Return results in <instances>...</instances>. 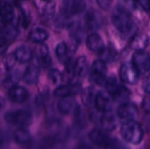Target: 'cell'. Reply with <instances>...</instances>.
<instances>
[{"instance_id":"8d00e7d4","label":"cell","mask_w":150,"mask_h":149,"mask_svg":"<svg viewBox=\"0 0 150 149\" xmlns=\"http://www.w3.org/2000/svg\"><path fill=\"white\" fill-rule=\"evenodd\" d=\"M44 11L42 13V18L45 19V20H49L52 18L53 15H54V6H51V5H48V6H46L44 7Z\"/></svg>"},{"instance_id":"ffe728a7","label":"cell","mask_w":150,"mask_h":149,"mask_svg":"<svg viewBox=\"0 0 150 149\" xmlns=\"http://www.w3.org/2000/svg\"><path fill=\"white\" fill-rule=\"evenodd\" d=\"M39 76H40L39 68L36 67L35 65H30L25 68V73L23 75V79L27 84L33 85L38 83Z\"/></svg>"},{"instance_id":"f6af8a7d","label":"cell","mask_w":150,"mask_h":149,"mask_svg":"<svg viewBox=\"0 0 150 149\" xmlns=\"http://www.w3.org/2000/svg\"><path fill=\"white\" fill-rule=\"evenodd\" d=\"M143 89L145 90V91L147 93H149V77H147V79H146V81L144 83Z\"/></svg>"},{"instance_id":"d6986e66","label":"cell","mask_w":150,"mask_h":149,"mask_svg":"<svg viewBox=\"0 0 150 149\" xmlns=\"http://www.w3.org/2000/svg\"><path fill=\"white\" fill-rule=\"evenodd\" d=\"M76 107V101L71 98V97H62V99L57 104V109L59 112L64 115H68L75 111Z\"/></svg>"},{"instance_id":"f546056e","label":"cell","mask_w":150,"mask_h":149,"mask_svg":"<svg viewBox=\"0 0 150 149\" xmlns=\"http://www.w3.org/2000/svg\"><path fill=\"white\" fill-rule=\"evenodd\" d=\"M95 90H93V88L89 87L86 88L83 93H82V102L83 103V105L85 106H89L91 105V103L94 101V97H95Z\"/></svg>"},{"instance_id":"8992f818","label":"cell","mask_w":150,"mask_h":149,"mask_svg":"<svg viewBox=\"0 0 150 149\" xmlns=\"http://www.w3.org/2000/svg\"><path fill=\"white\" fill-rule=\"evenodd\" d=\"M133 65L140 74H145L149 70V55L144 50H138L133 55Z\"/></svg>"},{"instance_id":"7a4b0ae2","label":"cell","mask_w":150,"mask_h":149,"mask_svg":"<svg viewBox=\"0 0 150 149\" xmlns=\"http://www.w3.org/2000/svg\"><path fill=\"white\" fill-rule=\"evenodd\" d=\"M112 21L115 28L121 33H128L134 26L131 14L124 7L114 9L112 15Z\"/></svg>"},{"instance_id":"bcb514c9","label":"cell","mask_w":150,"mask_h":149,"mask_svg":"<svg viewBox=\"0 0 150 149\" xmlns=\"http://www.w3.org/2000/svg\"><path fill=\"white\" fill-rule=\"evenodd\" d=\"M76 149H93L91 146H89V145H87V144H81V145H79L77 148Z\"/></svg>"},{"instance_id":"d590c367","label":"cell","mask_w":150,"mask_h":149,"mask_svg":"<svg viewBox=\"0 0 150 149\" xmlns=\"http://www.w3.org/2000/svg\"><path fill=\"white\" fill-rule=\"evenodd\" d=\"M104 149H128L123 143H121L118 139H114V138H111L110 141L108 142V144L105 146V148Z\"/></svg>"},{"instance_id":"52a82bcc","label":"cell","mask_w":150,"mask_h":149,"mask_svg":"<svg viewBox=\"0 0 150 149\" xmlns=\"http://www.w3.org/2000/svg\"><path fill=\"white\" fill-rule=\"evenodd\" d=\"M94 104L97 111L100 112H106L112 110V100L109 93L105 91H99L95 95Z\"/></svg>"},{"instance_id":"3957f363","label":"cell","mask_w":150,"mask_h":149,"mask_svg":"<svg viewBox=\"0 0 150 149\" xmlns=\"http://www.w3.org/2000/svg\"><path fill=\"white\" fill-rule=\"evenodd\" d=\"M5 121L12 126L18 127H27L32 124V114L25 110H17L9 112L4 115Z\"/></svg>"},{"instance_id":"cb8c5ba5","label":"cell","mask_w":150,"mask_h":149,"mask_svg":"<svg viewBox=\"0 0 150 149\" xmlns=\"http://www.w3.org/2000/svg\"><path fill=\"white\" fill-rule=\"evenodd\" d=\"M149 42V38L147 34H140L136 35L130 43V47L134 50H144Z\"/></svg>"},{"instance_id":"c3c4849f","label":"cell","mask_w":150,"mask_h":149,"mask_svg":"<svg viewBox=\"0 0 150 149\" xmlns=\"http://www.w3.org/2000/svg\"><path fill=\"white\" fill-rule=\"evenodd\" d=\"M43 1H46V2H50L51 0H43Z\"/></svg>"},{"instance_id":"d6a6232c","label":"cell","mask_w":150,"mask_h":149,"mask_svg":"<svg viewBox=\"0 0 150 149\" xmlns=\"http://www.w3.org/2000/svg\"><path fill=\"white\" fill-rule=\"evenodd\" d=\"M48 78L53 84L59 85L62 82V74L55 68H52L48 72Z\"/></svg>"},{"instance_id":"7c38bea8","label":"cell","mask_w":150,"mask_h":149,"mask_svg":"<svg viewBox=\"0 0 150 149\" xmlns=\"http://www.w3.org/2000/svg\"><path fill=\"white\" fill-rule=\"evenodd\" d=\"M98 122L102 129L105 132H112L117 127L116 118L111 111L106 112H102Z\"/></svg>"},{"instance_id":"277c9868","label":"cell","mask_w":150,"mask_h":149,"mask_svg":"<svg viewBox=\"0 0 150 149\" xmlns=\"http://www.w3.org/2000/svg\"><path fill=\"white\" fill-rule=\"evenodd\" d=\"M120 76L122 82L127 84H136L140 79V73L136 69V68L131 62H126L122 64Z\"/></svg>"},{"instance_id":"9a60e30c","label":"cell","mask_w":150,"mask_h":149,"mask_svg":"<svg viewBox=\"0 0 150 149\" xmlns=\"http://www.w3.org/2000/svg\"><path fill=\"white\" fill-rule=\"evenodd\" d=\"M84 19H85L86 26L90 30L99 29L101 27L102 22H103L101 15L97 11H93V10H91L86 13Z\"/></svg>"},{"instance_id":"6da1fadb","label":"cell","mask_w":150,"mask_h":149,"mask_svg":"<svg viewBox=\"0 0 150 149\" xmlns=\"http://www.w3.org/2000/svg\"><path fill=\"white\" fill-rule=\"evenodd\" d=\"M120 133L123 139L130 144H140L144 136V132L142 126L135 120H127L120 128Z\"/></svg>"},{"instance_id":"603a6c76","label":"cell","mask_w":150,"mask_h":149,"mask_svg":"<svg viewBox=\"0 0 150 149\" xmlns=\"http://www.w3.org/2000/svg\"><path fill=\"white\" fill-rule=\"evenodd\" d=\"M13 139H14V141L17 144H18V145H25V144H28L31 141L32 136L29 133V132L26 129H25V127H19L14 132Z\"/></svg>"},{"instance_id":"9c48e42d","label":"cell","mask_w":150,"mask_h":149,"mask_svg":"<svg viewBox=\"0 0 150 149\" xmlns=\"http://www.w3.org/2000/svg\"><path fill=\"white\" fill-rule=\"evenodd\" d=\"M111 138L112 137L109 136L105 133V131H101L100 129H93L89 133V139L91 140V141L97 147L103 149L108 144Z\"/></svg>"},{"instance_id":"2e32d148","label":"cell","mask_w":150,"mask_h":149,"mask_svg":"<svg viewBox=\"0 0 150 149\" xmlns=\"http://www.w3.org/2000/svg\"><path fill=\"white\" fill-rule=\"evenodd\" d=\"M88 71V61L85 56H80L74 64L72 76L75 79H82Z\"/></svg>"},{"instance_id":"83f0119b","label":"cell","mask_w":150,"mask_h":149,"mask_svg":"<svg viewBox=\"0 0 150 149\" xmlns=\"http://www.w3.org/2000/svg\"><path fill=\"white\" fill-rule=\"evenodd\" d=\"M69 34L76 44H79L83 35V30L78 23H71L69 25Z\"/></svg>"},{"instance_id":"7402d4cb","label":"cell","mask_w":150,"mask_h":149,"mask_svg":"<svg viewBox=\"0 0 150 149\" xmlns=\"http://www.w3.org/2000/svg\"><path fill=\"white\" fill-rule=\"evenodd\" d=\"M51 130L54 133V139L59 140V141H64L67 139L69 135V129L67 126H63L62 123L60 122H53L51 126Z\"/></svg>"},{"instance_id":"74e56055","label":"cell","mask_w":150,"mask_h":149,"mask_svg":"<svg viewBox=\"0 0 150 149\" xmlns=\"http://www.w3.org/2000/svg\"><path fill=\"white\" fill-rule=\"evenodd\" d=\"M102 53V57L105 60V61H111L112 58H114V51L112 49H110V48H105L100 52Z\"/></svg>"},{"instance_id":"836d02e7","label":"cell","mask_w":150,"mask_h":149,"mask_svg":"<svg viewBox=\"0 0 150 149\" xmlns=\"http://www.w3.org/2000/svg\"><path fill=\"white\" fill-rule=\"evenodd\" d=\"M18 81H19V75H18V72H11L4 79V84L7 88H11V87L15 86L18 83Z\"/></svg>"},{"instance_id":"4fadbf2b","label":"cell","mask_w":150,"mask_h":149,"mask_svg":"<svg viewBox=\"0 0 150 149\" xmlns=\"http://www.w3.org/2000/svg\"><path fill=\"white\" fill-rule=\"evenodd\" d=\"M8 97L11 102L20 104V103L25 102L28 98L29 93L25 88L15 85L10 88L9 92H8Z\"/></svg>"},{"instance_id":"e0dca14e","label":"cell","mask_w":150,"mask_h":149,"mask_svg":"<svg viewBox=\"0 0 150 149\" xmlns=\"http://www.w3.org/2000/svg\"><path fill=\"white\" fill-rule=\"evenodd\" d=\"M86 46L90 50L98 53H100L105 47L104 41L100 37V35L98 33H91L87 37Z\"/></svg>"},{"instance_id":"60d3db41","label":"cell","mask_w":150,"mask_h":149,"mask_svg":"<svg viewBox=\"0 0 150 149\" xmlns=\"http://www.w3.org/2000/svg\"><path fill=\"white\" fill-rule=\"evenodd\" d=\"M135 3H137L145 11H149V0H134Z\"/></svg>"},{"instance_id":"ee69618b","label":"cell","mask_w":150,"mask_h":149,"mask_svg":"<svg viewBox=\"0 0 150 149\" xmlns=\"http://www.w3.org/2000/svg\"><path fill=\"white\" fill-rule=\"evenodd\" d=\"M142 108L143 110L146 112H149V99L148 97H146L143 100V103H142Z\"/></svg>"},{"instance_id":"ac0fdd59","label":"cell","mask_w":150,"mask_h":149,"mask_svg":"<svg viewBox=\"0 0 150 149\" xmlns=\"http://www.w3.org/2000/svg\"><path fill=\"white\" fill-rule=\"evenodd\" d=\"M37 61L39 62V65L42 68H47L50 66L52 60L49 55L48 47L45 44H40L38 47L37 51Z\"/></svg>"},{"instance_id":"f1b7e54d","label":"cell","mask_w":150,"mask_h":149,"mask_svg":"<svg viewBox=\"0 0 150 149\" xmlns=\"http://www.w3.org/2000/svg\"><path fill=\"white\" fill-rule=\"evenodd\" d=\"M54 139L52 137H45L33 144L32 146V149H51L54 147Z\"/></svg>"},{"instance_id":"4dcf8cb0","label":"cell","mask_w":150,"mask_h":149,"mask_svg":"<svg viewBox=\"0 0 150 149\" xmlns=\"http://www.w3.org/2000/svg\"><path fill=\"white\" fill-rule=\"evenodd\" d=\"M68 53H69V49H68V46L65 42H61L56 46L55 54H56V57L58 58V60L66 61Z\"/></svg>"},{"instance_id":"f35d334b","label":"cell","mask_w":150,"mask_h":149,"mask_svg":"<svg viewBox=\"0 0 150 149\" xmlns=\"http://www.w3.org/2000/svg\"><path fill=\"white\" fill-rule=\"evenodd\" d=\"M97 3L102 10L108 11L111 8L112 0H97Z\"/></svg>"},{"instance_id":"d4e9b609","label":"cell","mask_w":150,"mask_h":149,"mask_svg":"<svg viewBox=\"0 0 150 149\" xmlns=\"http://www.w3.org/2000/svg\"><path fill=\"white\" fill-rule=\"evenodd\" d=\"M18 35V28L11 23L0 25V37L6 40L14 39Z\"/></svg>"},{"instance_id":"ba28073f","label":"cell","mask_w":150,"mask_h":149,"mask_svg":"<svg viewBox=\"0 0 150 149\" xmlns=\"http://www.w3.org/2000/svg\"><path fill=\"white\" fill-rule=\"evenodd\" d=\"M117 114L121 119L127 121V120H134L138 117L139 112L137 107L134 104L126 102L118 107Z\"/></svg>"},{"instance_id":"44dd1931","label":"cell","mask_w":150,"mask_h":149,"mask_svg":"<svg viewBox=\"0 0 150 149\" xmlns=\"http://www.w3.org/2000/svg\"><path fill=\"white\" fill-rule=\"evenodd\" d=\"M15 60L20 63H25L31 61L33 57L32 50L26 46H20L18 47L15 52L13 53Z\"/></svg>"},{"instance_id":"30bf717a","label":"cell","mask_w":150,"mask_h":149,"mask_svg":"<svg viewBox=\"0 0 150 149\" xmlns=\"http://www.w3.org/2000/svg\"><path fill=\"white\" fill-rule=\"evenodd\" d=\"M81 85L77 83H73L71 84L59 86L54 92L55 97H68L78 94L81 91Z\"/></svg>"},{"instance_id":"4316f807","label":"cell","mask_w":150,"mask_h":149,"mask_svg":"<svg viewBox=\"0 0 150 149\" xmlns=\"http://www.w3.org/2000/svg\"><path fill=\"white\" fill-rule=\"evenodd\" d=\"M48 38V32L43 28H34L29 34V39L36 43H41L47 40Z\"/></svg>"},{"instance_id":"e575fe53","label":"cell","mask_w":150,"mask_h":149,"mask_svg":"<svg viewBox=\"0 0 150 149\" xmlns=\"http://www.w3.org/2000/svg\"><path fill=\"white\" fill-rule=\"evenodd\" d=\"M104 85L105 86V88H106V90H107V91H108V93L110 95H112L115 91V90L118 88V86H119L117 79L113 76H112L108 79H106Z\"/></svg>"},{"instance_id":"7dc6e473","label":"cell","mask_w":150,"mask_h":149,"mask_svg":"<svg viewBox=\"0 0 150 149\" xmlns=\"http://www.w3.org/2000/svg\"><path fill=\"white\" fill-rule=\"evenodd\" d=\"M4 105H5V101H4V99L3 97H0V109H1V108H3V107L4 106Z\"/></svg>"},{"instance_id":"5bb4252c","label":"cell","mask_w":150,"mask_h":149,"mask_svg":"<svg viewBox=\"0 0 150 149\" xmlns=\"http://www.w3.org/2000/svg\"><path fill=\"white\" fill-rule=\"evenodd\" d=\"M14 9L7 1L0 0V22L2 24H9L14 18Z\"/></svg>"},{"instance_id":"b9f144b4","label":"cell","mask_w":150,"mask_h":149,"mask_svg":"<svg viewBox=\"0 0 150 149\" xmlns=\"http://www.w3.org/2000/svg\"><path fill=\"white\" fill-rule=\"evenodd\" d=\"M7 47H8V40L0 37V55L5 52Z\"/></svg>"},{"instance_id":"7bdbcfd3","label":"cell","mask_w":150,"mask_h":149,"mask_svg":"<svg viewBox=\"0 0 150 149\" xmlns=\"http://www.w3.org/2000/svg\"><path fill=\"white\" fill-rule=\"evenodd\" d=\"M15 61H16L15 57H14L13 54H11L10 56H8L7 59H6V61H5V66H6V68H7L8 69H11V68L13 67Z\"/></svg>"},{"instance_id":"5b68a950","label":"cell","mask_w":150,"mask_h":149,"mask_svg":"<svg viewBox=\"0 0 150 149\" xmlns=\"http://www.w3.org/2000/svg\"><path fill=\"white\" fill-rule=\"evenodd\" d=\"M106 71L107 68L105 62L103 60H96L92 64L91 71V76L92 81L96 84L103 86L106 80Z\"/></svg>"},{"instance_id":"1f68e13d","label":"cell","mask_w":150,"mask_h":149,"mask_svg":"<svg viewBox=\"0 0 150 149\" xmlns=\"http://www.w3.org/2000/svg\"><path fill=\"white\" fill-rule=\"evenodd\" d=\"M75 125L77 128H83L85 126V118L82 109L78 106L75 109Z\"/></svg>"},{"instance_id":"8fae6325","label":"cell","mask_w":150,"mask_h":149,"mask_svg":"<svg viewBox=\"0 0 150 149\" xmlns=\"http://www.w3.org/2000/svg\"><path fill=\"white\" fill-rule=\"evenodd\" d=\"M63 6L68 15H76L85 10L86 4L84 0H63Z\"/></svg>"},{"instance_id":"484cf974","label":"cell","mask_w":150,"mask_h":149,"mask_svg":"<svg viewBox=\"0 0 150 149\" xmlns=\"http://www.w3.org/2000/svg\"><path fill=\"white\" fill-rule=\"evenodd\" d=\"M130 90L127 87L119 85L115 91L112 94V96L116 102L123 104L128 100V98L130 97Z\"/></svg>"},{"instance_id":"ab89813d","label":"cell","mask_w":150,"mask_h":149,"mask_svg":"<svg viewBox=\"0 0 150 149\" xmlns=\"http://www.w3.org/2000/svg\"><path fill=\"white\" fill-rule=\"evenodd\" d=\"M9 142V136L8 134L4 131L0 130V148L5 147Z\"/></svg>"}]
</instances>
